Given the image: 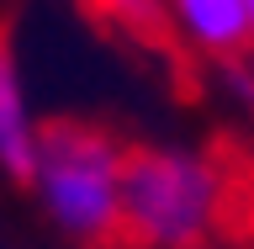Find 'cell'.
Here are the masks:
<instances>
[{
	"instance_id": "1",
	"label": "cell",
	"mask_w": 254,
	"mask_h": 249,
	"mask_svg": "<svg viewBox=\"0 0 254 249\" xmlns=\"http://www.w3.org/2000/svg\"><path fill=\"white\" fill-rule=\"evenodd\" d=\"M233 218V170L196 143H138L122 175V244L212 249Z\"/></svg>"
},
{
	"instance_id": "2",
	"label": "cell",
	"mask_w": 254,
	"mask_h": 249,
	"mask_svg": "<svg viewBox=\"0 0 254 249\" xmlns=\"http://www.w3.org/2000/svg\"><path fill=\"white\" fill-rule=\"evenodd\" d=\"M122 175L127 143L90 122H53L21 186L64 244L106 249L122 239Z\"/></svg>"
},
{
	"instance_id": "3",
	"label": "cell",
	"mask_w": 254,
	"mask_h": 249,
	"mask_svg": "<svg viewBox=\"0 0 254 249\" xmlns=\"http://www.w3.org/2000/svg\"><path fill=\"white\" fill-rule=\"evenodd\" d=\"M159 5H164V27L201 59H238L254 48L244 0H159Z\"/></svg>"
},
{
	"instance_id": "4",
	"label": "cell",
	"mask_w": 254,
	"mask_h": 249,
	"mask_svg": "<svg viewBox=\"0 0 254 249\" xmlns=\"http://www.w3.org/2000/svg\"><path fill=\"white\" fill-rule=\"evenodd\" d=\"M43 117L32 106V85L27 69L16 59V48L0 37V175L5 180H27L32 159L43 149Z\"/></svg>"
},
{
	"instance_id": "5",
	"label": "cell",
	"mask_w": 254,
	"mask_h": 249,
	"mask_svg": "<svg viewBox=\"0 0 254 249\" xmlns=\"http://www.w3.org/2000/svg\"><path fill=\"white\" fill-rule=\"evenodd\" d=\"M122 27H138V32H154V27H164V5L159 0H101Z\"/></svg>"
},
{
	"instance_id": "6",
	"label": "cell",
	"mask_w": 254,
	"mask_h": 249,
	"mask_svg": "<svg viewBox=\"0 0 254 249\" xmlns=\"http://www.w3.org/2000/svg\"><path fill=\"white\" fill-rule=\"evenodd\" d=\"M244 5H249V27H254V0H244Z\"/></svg>"
},
{
	"instance_id": "7",
	"label": "cell",
	"mask_w": 254,
	"mask_h": 249,
	"mask_svg": "<svg viewBox=\"0 0 254 249\" xmlns=\"http://www.w3.org/2000/svg\"><path fill=\"white\" fill-rule=\"evenodd\" d=\"M249 53H254V48H249Z\"/></svg>"
}]
</instances>
